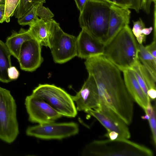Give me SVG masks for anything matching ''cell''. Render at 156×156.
<instances>
[{
  "mask_svg": "<svg viewBox=\"0 0 156 156\" xmlns=\"http://www.w3.org/2000/svg\"><path fill=\"white\" fill-rule=\"evenodd\" d=\"M32 38L28 30L21 28L18 32L15 31L7 37L5 43L11 55L18 60L23 44Z\"/></svg>",
  "mask_w": 156,
  "mask_h": 156,
  "instance_id": "cell-17",
  "label": "cell"
},
{
  "mask_svg": "<svg viewBox=\"0 0 156 156\" xmlns=\"http://www.w3.org/2000/svg\"><path fill=\"white\" fill-rule=\"evenodd\" d=\"M131 11L129 9L110 5L108 31L104 42L105 45L123 28L129 25Z\"/></svg>",
  "mask_w": 156,
  "mask_h": 156,
  "instance_id": "cell-14",
  "label": "cell"
},
{
  "mask_svg": "<svg viewBox=\"0 0 156 156\" xmlns=\"http://www.w3.org/2000/svg\"><path fill=\"white\" fill-rule=\"evenodd\" d=\"M138 57L142 64L156 81V58L146 49L143 44H138Z\"/></svg>",
  "mask_w": 156,
  "mask_h": 156,
  "instance_id": "cell-20",
  "label": "cell"
},
{
  "mask_svg": "<svg viewBox=\"0 0 156 156\" xmlns=\"http://www.w3.org/2000/svg\"><path fill=\"white\" fill-rule=\"evenodd\" d=\"M37 6L34 7L28 13L18 19V23L21 25L30 26L36 22L39 19L36 13Z\"/></svg>",
  "mask_w": 156,
  "mask_h": 156,
  "instance_id": "cell-23",
  "label": "cell"
},
{
  "mask_svg": "<svg viewBox=\"0 0 156 156\" xmlns=\"http://www.w3.org/2000/svg\"><path fill=\"white\" fill-rule=\"evenodd\" d=\"M84 112L95 117L106 129L107 132L105 137L112 140L129 139L130 138L128 125L111 108L101 105L94 110H87Z\"/></svg>",
  "mask_w": 156,
  "mask_h": 156,
  "instance_id": "cell-7",
  "label": "cell"
},
{
  "mask_svg": "<svg viewBox=\"0 0 156 156\" xmlns=\"http://www.w3.org/2000/svg\"><path fill=\"white\" fill-rule=\"evenodd\" d=\"M5 0H0V4H5Z\"/></svg>",
  "mask_w": 156,
  "mask_h": 156,
  "instance_id": "cell-36",
  "label": "cell"
},
{
  "mask_svg": "<svg viewBox=\"0 0 156 156\" xmlns=\"http://www.w3.org/2000/svg\"><path fill=\"white\" fill-rule=\"evenodd\" d=\"M43 4H39L37 8L36 13L38 17L45 22H48L53 19L54 15L48 8L44 6Z\"/></svg>",
  "mask_w": 156,
  "mask_h": 156,
  "instance_id": "cell-25",
  "label": "cell"
},
{
  "mask_svg": "<svg viewBox=\"0 0 156 156\" xmlns=\"http://www.w3.org/2000/svg\"><path fill=\"white\" fill-rule=\"evenodd\" d=\"M29 27L28 30L32 38L41 46L49 48L52 36L60 27L59 23L53 19L45 22L40 19Z\"/></svg>",
  "mask_w": 156,
  "mask_h": 156,
  "instance_id": "cell-15",
  "label": "cell"
},
{
  "mask_svg": "<svg viewBox=\"0 0 156 156\" xmlns=\"http://www.w3.org/2000/svg\"><path fill=\"white\" fill-rule=\"evenodd\" d=\"M141 118L143 120L147 119L148 120L149 119L150 116L147 114H145V115L141 116Z\"/></svg>",
  "mask_w": 156,
  "mask_h": 156,
  "instance_id": "cell-35",
  "label": "cell"
},
{
  "mask_svg": "<svg viewBox=\"0 0 156 156\" xmlns=\"http://www.w3.org/2000/svg\"><path fill=\"white\" fill-rule=\"evenodd\" d=\"M110 5L102 0H87L79 18L82 29L104 43L108 31Z\"/></svg>",
  "mask_w": 156,
  "mask_h": 156,
  "instance_id": "cell-3",
  "label": "cell"
},
{
  "mask_svg": "<svg viewBox=\"0 0 156 156\" xmlns=\"http://www.w3.org/2000/svg\"><path fill=\"white\" fill-rule=\"evenodd\" d=\"M11 55L5 43L0 40V81L3 83L12 81L8 74V69L12 66Z\"/></svg>",
  "mask_w": 156,
  "mask_h": 156,
  "instance_id": "cell-19",
  "label": "cell"
},
{
  "mask_svg": "<svg viewBox=\"0 0 156 156\" xmlns=\"http://www.w3.org/2000/svg\"><path fill=\"white\" fill-rule=\"evenodd\" d=\"M32 94L43 99L62 116L73 118L77 112L71 95L53 84H39Z\"/></svg>",
  "mask_w": 156,
  "mask_h": 156,
  "instance_id": "cell-5",
  "label": "cell"
},
{
  "mask_svg": "<svg viewBox=\"0 0 156 156\" xmlns=\"http://www.w3.org/2000/svg\"><path fill=\"white\" fill-rule=\"evenodd\" d=\"M79 131L78 125L75 122H54L29 126L26 133L28 136L42 139H61L75 135Z\"/></svg>",
  "mask_w": 156,
  "mask_h": 156,
  "instance_id": "cell-8",
  "label": "cell"
},
{
  "mask_svg": "<svg viewBox=\"0 0 156 156\" xmlns=\"http://www.w3.org/2000/svg\"><path fill=\"white\" fill-rule=\"evenodd\" d=\"M74 1L80 12H81L83 9L87 0H74Z\"/></svg>",
  "mask_w": 156,
  "mask_h": 156,
  "instance_id": "cell-31",
  "label": "cell"
},
{
  "mask_svg": "<svg viewBox=\"0 0 156 156\" xmlns=\"http://www.w3.org/2000/svg\"><path fill=\"white\" fill-rule=\"evenodd\" d=\"M150 116L148 120L151 132L152 139L154 146L156 145V121L155 105L153 106V109L151 113L148 115Z\"/></svg>",
  "mask_w": 156,
  "mask_h": 156,
  "instance_id": "cell-26",
  "label": "cell"
},
{
  "mask_svg": "<svg viewBox=\"0 0 156 156\" xmlns=\"http://www.w3.org/2000/svg\"><path fill=\"white\" fill-rule=\"evenodd\" d=\"M105 46L102 41L82 29L77 37V56L86 59L103 55Z\"/></svg>",
  "mask_w": 156,
  "mask_h": 156,
  "instance_id": "cell-13",
  "label": "cell"
},
{
  "mask_svg": "<svg viewBox=\"0 0 156 156\" xmlns=\"http://www.w3.org/2000/svg\"><path fill=\"white\" fill-rule=\"evenodd\" d=\"M71 97L76 104L77 111L84 112L101 106L96 85L90 75L80 90L75 96H71Z\"/></svg>",
  "mask_w": 156,
  "mask_h": 156,
  "instance_id": "cell-12",
  "label": "cell"
},
{
  "mask_svg": "<svg viewBox=\"0 0 156 156\" xmlns=\"http://www.w3.org/2000/svg\"><path fill=\"white\" fill-rule=\"evenodd\" d=\"M16 108L10 91L0 87V139L8 143L13 142L19 133Z\"/></svg>",
  "mask_w": 156,
  "mask_h": 156,
  "instance_id": "cell-6",
  "label": "cell"
},
{
  "mask_svg": "<svg viewBox=\"0 0 156 156\" xmlns=\"http://www.w3.org/2000/svg\"><path fill=\"white\" fill-rule=\"evenodd\" d=\"M41 46L33 38L24 42L18 60L22 70L33 72L40 66L43 61L41 55Z\"/></svg>",
  "mask_w": 156,
  "mask_h": 156,
  "instance_id": "cell-11",
  "label": "cell"
},
{
  "mask_svg": "<svg viewBox=\"0 0 156 156\" xmlns=\"http://www.w3.org/2000/svg\"><path fill=\"white\" fill-rule=\"evenodd\" d=\"M84 64L95 83L101 105L111 108L127 125L131 124L134 101L127 90L120 70L103 55L87 59Z\"/></svg>",
  "mask_w": 156,
  "mask_h": 156,
  "instance_id": "cell-1",
  "label": "cell"
},
{
  "mask_svg": "<svg viewBox=\"0 0 156 156\" xmlns=\"http://www.w3.org/2000/svg\"><path fill=\"white\" fill-rule=\"evenodd\" d=\"M25 105L29 120L32 122L50 123L62 116L44 100L32 94L26 97Z\"/></svg>",
  "mask_w": 156,
  "mask_h": 156,
  "instance_id": "cell-10",
  "label": "cell"
},
{
  "mask_svg": "<svg viewBox=\"0 0 156 156\" xmlns=\"http://www.w3.org/2000/svg\"><path fill=\"white\" fill-rule=\"evenodd\" d=\"M5 4H0V23H2L5 21Z\"/></svg>",
  "mask_w": 156,
  "mask_h": 156,
  "instance_id": "cell-32",
  "label": "cell"
},
{
  "mask_svg": "<svg viewBox=\"0 0 156 156\" xmlns=\"http://www.w3.org/2000/svg\"><path fill=\"white\" fill-rule=\"evenodd\" d=\"M153 30V28L150 27L149 28H144L143 29L142 31V33L147 36L150 34Z\"/></svg>",
  "mask_w": 156,
  "mask_h": 156,
  "instance_id": "cell-34",
  "label": "cell"
},
{
  "mask_svg": "<svg viewBox=\"0 0 156 156\" xmlns=\"http://www.w3.org/2000/svg\"><path fill=\"white\" fill-rule=\"evenodd\" d=\"M46 2L45 0H20L14 12L16 18L18 19L28 13L34 7Z\"/></svg>",
  "mask_w": 156,
  "mask_h": 156,
  "instance_id": "cell-21",
  "label": "cell"
},
{
  "mask_svg": "<svg viewBox=\"0 0 156 156\" xmlns=\"http://www.w3.org/2000/svg\"><path fill=\"white\" fill-rule=\"evenodd\" d=\"M8 74L9 78L12 80L18 78L19 73L14 66H11L8 70Z\"/></svg>",
  "mask_w": 156,
  "mask_h": 156,
  "instance_id": "cell-28",
  "label": "cell"
},
{
  "mask_svg": "<svg viewBox=\"0 0 156 156\" xmlns=\"http://www.w3.org/2000/svg\"><path fill=\"white\" fill-rule=\"evenodd\" d=\"M20 2V0H5V16L6 22L10 21V17L14 15Z\"/></svg>",
  "mask_w": 156,
  "mask_h": 156,
  "instance_id": "cell-24",
  "label": "cell"
},
{
  "mask_svg": "<svg viewBox=\"0 0 156 156\" xmlns=\"http://www.w3.org/2000/svg\"><path fill=\"white\" fill-rule=\"evenodd\" d=\"M110 5L131 9L132 3L130 0H102Z\"/></svg>",
  "mask_w": 156,
  "mask_h": 156,
  "instance_id": "cell-27",
  "label": "cell"
},
{
  "mask_svg": "<svg viewBox=\"0 0 156 156\" xmlns=\"http://www.w3.org/2000/svg\"><path fill=\"white\" fill-rule=\"evenodd\" d=\"M54 62L65 63L77 55V37L59 27L51 40L50 47Z\"/></svg>",
  "mask_w": 156,
  "mask_h": 156,
  "instance_id": "cell-9",
  "label": "cell"
},
{
  "mask_svg": "<svg viewBox=\"0 0 156 156\" xmlns=\"http://www.w3.org/2000/svg\"><path fill=\"white\" fill-rule=\"evenodd\" d=\"M147 50L153 56L156 58V41L154 39L153 41L150 44L145 47Z\"/></svg>",
  "mask_w": 156,
  "mask_h": 156,
  "instance_id": "cell-29",
  "label": "cell"
},
{
  "mask_svg": "<svg viewBox=\"0 0 156 156\" xmlns=\"http://www.w3.org/2000/svg\"><path fill=\"white\" fill-rule=\"evenodd\" d=\"M125 83L130 95L145 112L148 101V98L140 86L132 69H127L122 72Z\"/></svg>",
  "mask_w": 156,
  "mask_h": 156,
  "instance_id": "cell-16",
  "label": "cell"
},
{
  "mask_svg": "<svg viewBox=\"0 0 156 156\" xmlns=\"http://www.w3.org/2000/svg\"><path fill=\"white\" fill-rule=\"evenodd\" d=\"M85 156H152V151L146 147L128 139L94 140L82 152Z\"/></svg>",
  "mask_w": 156,
  "mask_h": 156,
  "instance_id": "cell-4",
  "label": "cell"
},
{
  "mask_svg": "<svg viewBox=\"0 0 156 156\" xmlns=\"http://www.w3.org/2000/svg\"><path fill=\"white\" fill-rule=\"evenodd\" d=\"M147 94L150 98L153 100H155L156 97V90L151 89L148 90Z\"/></svg>",
  "mask_w": 156,
  "mask_h": 156,
  "instance_id": "cell-33",
  "label": "cell"
},
{
  "mask_svg": "<svg viewBox=\"0 0 156 156\" xmlns=\"http://www.w3.org/2000/svg\"><path fill=\"white\" fill-rule=\"evenodd\" d=\"M152 0H142V9L147 14L150 12V8Z\"/></svg>",
  "mask_w": 156,
  "mask_h": 156,
  "instance_id": "cell-30",
  "label": "cell"
},
{
  "mask_svg": "<svg viewBox=\"0 0 156 156\" xmlns=\"http://www.w3.org/2000/svg\"><path fill=\"white\" fill-rule=\"evenodd\" d=\"M132 70L146 96L148 98H150L148 95L147 91L151 89L156 90V81L139 60L137 61Z\"/></svg>",
  "mask_w": 156,
  "mask_h": 156,
  "instance_id": "cell-18",
  "label": "cell"
},
{
  "mask_svg": "<svg viewBox=\"0 0 156 156\" xmlns=\"http://www.w3.org/2000/svg\"><path fill=\"white\" fill-rule=\"evenodd\" d=\"M133 26L132 30L133 35L135 36L139 44L145 43L146 40V35L143 34L142 31L145 27V25L142 20L140 18L137 21H133Z\"/></svg>",
  "mask_w": 156,
  "mask_h": 156,
  "instance_id": "cell-22",
  "label": "cell"
},
{
  "mask_svg": "<svg viewBox=\"0 0 156 156\" xmlns=\"http://www.w3.org/2000/svg\"><path fill=\"white\" fill-rule=\"evenodd\" d=\"M139 51L138 44L128 25L105 45L103 55L122 72L132 69L139 60Z\"/></svg>",
  "mask_w": 156,
  "mask_h": 156,
  "instance_id": "cell-2",
  "label": "cell"
}]
</instances>
